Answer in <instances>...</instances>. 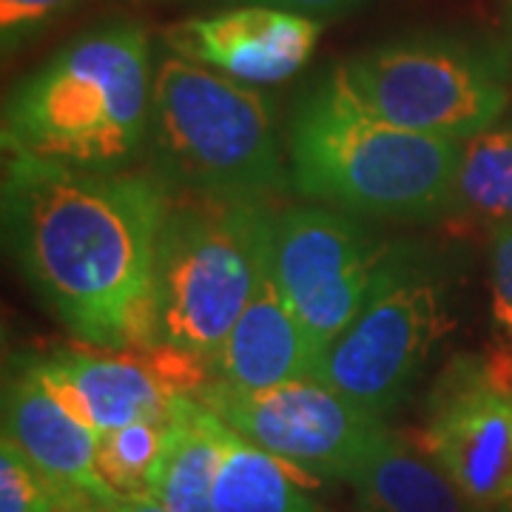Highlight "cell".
Listing matches in <instances>:
<instances>
[{"mask_svg": "<svg viewBox=\"0 0 512 512\" xmlns=\"http://www.w3.org/2000/svg\"><path fill=\"white\" fill-rule=\"evenodd\" d=\"M168 200L157 177L3 151L6 248L37 299L92 348H148L154 251Z\"/></svg>", "mask_w": 512, "mask_h": 512, "instance_id": "6da1fadb", "label": "cell"}, {"mask_svg": "<svg viewBox=\"0 0 512 512\" xmlns=\"http://www.w3.org/2000/svg\"><path fill=\"white\" fill-rule=\"evenodd\" d=\"M285 148L291 188L305 200L367 220L447 217L458 143L387 123L339 66L302 92Z\"/></svg>", "mask_w": 512, "mask_h": 512, "instance_id": "7a4b0ae2", "label": "cell"}, {"mask_svg": "<svg viewBox=\"0 0 512 512\" xmlns=\"http://www.w3.org/2000/svg\"><path fill=\"white\" fill-rule=\"evenodd\" d=\"M151 94L146 29L131 20L92 26L6 94L3 151L89 171H126L148 143Z\"/></svg>", "mask_w": 512, "mask_h": 512, "instance_id": "3957f363", "label": "cell"}, {"mask_svg": "<svg viewBox=\"0 0 512 512\" xmlns=\"http://www.w3.org/2000/svg\"><path fill=\"white\" fill-rule=\"evenodd\" d=\"M274 217L265 200H168L154 251L148 348L211 367L274 259Z\"/></svg>", "mask_w": 512, "mask_h": 512, "instance_id": "277c9868", "label": "cell"}, {"mask_svg": "<svg viewBox=\"0 0 512 512\" xmlns=\"http://www.w3.org/2000/svg\"><path fill=\"white\" fill-rule=\"evenodd\" d=\"M148 151L180 197L268 200L291 185L271 97L180 55L154 72Z\"/></svg>", "mask_w": 512, "mask_h": 512, "instance_id": "5b68a950", "label": "cell"}, {"mask_svg": "<svg viewBox=\"0 0 512 512\" xmlns=\"http://www.w3.org/2000/svg\"><path fill=\"white\" fill-rule=\"evenodd\" d=\"M447 328L444 262L413 242L387 245L362 308L316 359L313 379L384 419L413 393Z\"/></svg>", "mask_w": 512, "mask_h": 512, "instance_id": "8992f818", "label": "cell"}, {"mask_svg": "<svg viewBox=\"0 0 512 512\" xmlns=\"http://www.w3.org/2000/svg\"><path fill=\"white\" fill-rule=\"evenodd\" d=\"M339 69L387 123L453 143L498 123L510 106V55L484 37H393L350 55Z\"/></svg>", "mask_w": 512, "mask_h": 512, "instance_id": "52a82bcc", "label": "cell"}, {"mask_svg": "<svg viewBox=\"0 0 512 512\" xmlns=\"http://www.w3.org/2000/svg\"><path fill=\"white\" fill-rule=\"evenodd\" d=\"M234 433L316 478L350 481L387 424L319 379L268 390L208 382L197 393Z\"/></svg>", "mask_w": 512, "mask_h": 512, "instance_id": "ba28073f", "label": "cell"}, {"mask_svg": "<svg viewBox=\"0 0 512 512\" xmlns=\"http://www.w3.org/2000/svg\"><path fill=\"white\" fill-rule=\"evenodd\" d=\"M384 248L356 217L319 202L293 205L274 217L276 282L316 359L362 308Z\"/></svg>", "mask_w": 512, "mask_h": 512, "instance_id": "9c48e42d", "label": "cell"}, {"mask_svg": "<svg viewBox=\"0 0 512 512\" xmlns=\"http://www.w3.org/2000/svg\"><path fill=\"white\" fill-rule=\"evenodd\" d=\"M421 444L473 501L512 504V376L476 356L450 362L430 393Z\"/></svg>", "mask_w": 512, "mask_h": 512, "instance_id": "30bf717a", "label": "cell"}, {"mask_svg": "<svg viewBox=\"0 0 512 512\" xmlns=\"http://www.w3.org/2000/svg\"><path fill=\"white\" fill-rule=\"evenodd\" d=\"M32 362L57 402L97 436L165 416L183 393H200L211 382L202 362L165 348L52 350L49 356H32Z\"/></svg>", "mask_w": 512, "mask_h": 512, "instance_id": "8fae6325", "label": "cell"}, {"mask_svg": "<svg viewBox=\"0 0 512 512\" xmlns=\"http://www.w3.org/2000/svg\"><path fill=\"white\" fill-rule=\"evenodd\" d=\"M322 20L262 3H242L165 29L174 55L248 86H274L299 72L316 52Z\"/></svg>", "mask_w": 512, "mask_h": 512, "instance_id": "7c38bea8", "label": "cell"}, {"mask_svg": "<svg viewBox=\"0 0 512 512\" xmlns=\"http://www.w3.org/2000/svg\"><path fill=\"white\" fill-rule=\"evenodd\" d=\"M3 439L15 441L63 495L114 504L120 495L97 473V433L57 402L32 356H23L3 382Z\"/></svg>", "mask_w": 512, "mask_h": 512, "instance_id": "4fadbf2b", "label": "cell"}, {"mask_svg": "<svg viewBox=\"0 0 512 512\" xmlns=\"http://www.w3.org/2000/svg\"><path fill=\"white\" fill-rule=\"evenodd\" d=\"M313 353L308 333L291 302L279 288L274 259L256 285L251 302L211 359V382L237 390H268L279 384L313 379Z\"/></svg>", "mask_w": 512, "mask_h": 512, "instance_id": "5bb4252c", "label": "cell"}, {"mask_svg": "<svg viewBox=\"0 0 512 512\" xmlns=\"http://www.w3.org/2000/svg\"><path fill=\"white\" fill-rule=\"evenodd\" d=\"M359 512H490L424 450V444L387 430L348 481Z\"/></svg>", "mask_w": 512, "mask_h": 512, "instance_id": "9a60e30c", "label": "cell"}, {"mask_svg": "<svg viewBox=\"0 0 512 512\" xmlns=\"http://www.w3.org/2000/svg\"><path fill=\"white\" fill-rule=\"evenodd\" d=\"M231 427L197 399L183 393L171 407V427L148 495L168 512H214V484Z\"/></svg>", "mask_w": 512, "mask_h": 512, "instance_id": "2e32d148", "label": "cell"}, {"mask_svg": "<svg viewBox=\"0 0 512 512\" xmlns=\"http://www.w3.org/2000/svg\"><path fill=\"white\" fill-rule=\"evenodd\" d=\"M214 512L328 510L316 498V476L231 430L214 484Z\"/></svg>", "mask_w": 512, "mask_h": 512, "instance_id": "e0dca14e", "label": "cell"}, {"mask_svg": "<svg viewBox=\"0 0 512 512\" xmlns=\"http://www.w3.org/2000/svg\"><path fill=\"white\" fill-rule=\"evenodd\" d=\"M447 217L487 225L490 231L512 222V120L458 143V165Z\"/></svg>", "mask_w": 512, "mask_h": 512, "instance_id": "ac0fdd59", "label": "cell"}, {"mask_svg": "<svg viewBox=\"0 0 512 512\" xmlns=\"http://www.w3.org/2000/svg\"><path fill=\"white\" fill-rule=\"evenodd\" d=\"M174 407V404H171ZM171 410L157 419L131 421L97 439V473L120 498L148 495L151 478L168 441Z\"/></svg>", "mask_w": 512, "mask_h": 512, "instance_id": "d6986e66", "label": "cell"}, {"mask_svg": "<svg viewBox=\"0 0 512 512\" xmlns=\"http://www.w3.org/2000/svg\"><path fill=\"white\" fill-rule=\"evenodd\" d=\"M66 495L20 453L15 441L0 444V512H57Z\"/></svg>", "mask_w": 512, "mask_h": 512, "instance_id": "ffe728a7", "label": "cell"}, {"mask_svg": "<svg viewBox=\"0 0 512 512\" xmlns=\"http://www.w3.org/2000/svg\"><path fill=\"white\" fill-rule=\"evenodd\" d=\"M86 0H0V49L3 57L18 55L23 46L46 35Z\"/></svg>", "mask_w": 512, "mask_h": 512, "instance_id": "44dd1931", "label": "cell"}, {"mask_svg": "<svg viewBox=\"0 0 512 512\" xmlns=\"http://www.w3.org/2000/svg\"><path fill=\"white\" fill-rule=\"evenodd\" d=\"M487 268L495 322L512 339V222L490 231Z\"/></svg>", "mask_w": 512, "mask_h": 512, "instance_id": "7402d4cb", "label": "cell"}, {"mask_svg": "<svg viewBox=\"0 0 512 512\" xmlns=\"http://www.w3.org/2000/svg\"><path fill=\"white\" fill-rule=\"evenodd\" d=\"M242 3H262V6H276L285 12H296L305 18L328 20L348 15L353 9H359L365 0H242Z\"/></svg>", "mask_w": 512, "mask_h": 512, "instance_id": "603a6c76", "label": "cell"}, {"mask_svg": "<svg viewBox=\"0 0 512 512\" xmlns=\"http://www.w3.org/2000/svg\"><path fill=\"white\" fill-rule=\"evenodd\" d=\"M109 512H168L154 501L151 495H128V498H117L114 504H109Z\"/></svg>", "mask_w": 512, "mask_h": 512, "instance_id": "cb8c5ba5", "label": "cell"}, {"mask_svg": "<svg viewBox=\"0 0 512 512\" xmlns=\"http://www.w3.org/2000/svg\"><path fill=\"white\" fill-rule=\"evenodd\" d=\"M57 512H109V504H100V501L86 498V495H66Z\"/></svg>", "mask_w": 512, "mask_h": 512, "instance_id": "d4e9b609", "label": "cell"}, {"mask_svg": "<svg viewBox=\"0 0 512 512\" xmlns=\"http://www.w3.org/2000/svg\"><path fill=\"white\" fill-rule=\"evenodd\" d=\"M507 29H510V43H512V0H507Z\"/></svg>", "mask_w": 512, "mask_h": 512, "instance_id": "484cf974", "label": "cell"}, {"mask_svg": "<svg viewBox=\"0 0 512 512\" xmlns=\"http://www.w3.org/2000/svg\"><path fill=\"white\" fill-rule=\"evenodd\" d=\"M507 512H512V504H507Z\"/></svg>", "mask_w": 512, "mask_h": 512, "instance_id": "4316f807", "label": "cell"}]
</instances>
